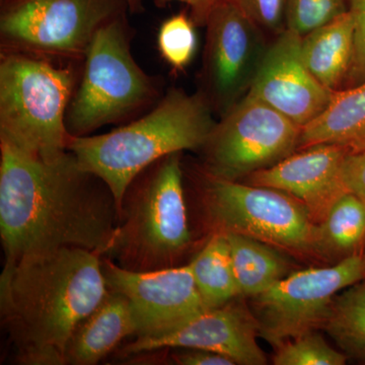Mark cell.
I'll list each match as a JSON object with an SVG mask.
<instances>
[{
  "instance_id": "obj_1",
  "label": "cell",
  "mask_w": 365,
  "mask_h": 365,
  "mask_svg": "<svg viewBox=\"0 0 365 365\" xmlns=\"http://www.w3.org/2000/svg\"><path fill=\"white\" fill-rule=\"evenodd\" d=\"M120 222L111 190L71 151L54 160L0 139V237L6 262L62 248L103 256Z\"/></svg>"
},
{
  "instance_id": "obj_2",
  "label": "cell",
  "mask_w": 365,
  "mask_h": 365,
  "mask_svg": "<svg viewBox=\"0 0 365 365\" xmlns=\"http://www.w3.org/2000/svg\"><path fill=\"white\" fill-rule=\"evenodd\" d=\"M102 259L62 248L4 262L0 313L19 364L66 365L72 335L109 294Z\"/></svg>"
},
{
  "instance_id": "obj_3",
  "label": "cell",
  "mask_w": 365,
  "mask_h": 365,
  "mask_svg": "<svg viewBox=\"0 0 365 365\" xmlns=\"http://www.w3.org/2000/svg\"><path fill=\"white\" fill-rule=\"evenodd\" d=\"M201 91L170 88L148 114L98 135L71 136L67 150L83 169L106 182L119 208L144 170L175 153L202 150L216 122Z\"/></svg>"
},
{
  "instance_id": "obj_4",
  "label": "cell",
  "mask_w": 365,
  "mask_h": 365,
  "mask_svg": "<svg viewBox=\"0 0 365 365\" xmlns=\"http://www.w3.org/2000/svg\"><path fill=\"white\" fill-rule=\"evenodd\" d=\"M182 153L144 170L125 194L119 225L105 257L132 271L175 267L192 242Z\"/></svg>"
},
{
  "instance_id": "obj_5",
  "label": "cell",
  "mask_w": 365,
  "mask_h": 365,
  "mask_svg": "<svg viewBox=\"0 0 365 365\" xmlns=\"http://www.w3.org/2000/svg\"><path fill=\"white\" fill-rule=\"evenodd\" d=\"M76 73L40 55L2 50L0 139L44 160L66 153V114Z\"/></svg>"
},
{
  "instance_id": "obj_6",
  "label": "cell",
  "mask_w": 365,
  "mask_h": 365,
  "mask_svg": "<svg viewBox=\"0 0 365 365\" xmlns=\"http://www.w3.org/2000/svg\"><path fill=\"white\" fill-rule=\"evenodd\" d=\"M127 14L101 26L86 48L83 71L69 103V135H91L120 123L158 97L157 81L132 56Z\"/></svg>"
},
{
  "instance_id": "obj_7",
  "label": "cell",
  "mask_w": 365,
  "mask_h": 365,
  "mask_svg": "<svg viewBox=\"0 0 365 365\" xmlns=\"http://www.w3.org/2000/svg\"><path fill=\"white\" fill-rule=\"evenodd\" d=\"M201 198L215 232L253 237L302 256H319L318 225L289 194L201 172Z\"/></svg>"
},
{
  "instance_id": "obj_8",
  "label": "cell",
  "mask_w": 365,
  "mask_h": 365,
  "mask_svg": "<svg viewBox=\"0 0 365 365\" xmlns=\"http://www.w3.org/2000/svg\"><path fill=\"white\" fill-rule=\"evenodd\" d=\"M128 13L127 0H1L2 50L83 58L98 29Z\"/></svg>"
},
{
  "instance_id": "obj_9",
  "label": "cell",
  "mask_w": 365,
  "mask_h": 365,
  "mask_svg": "<svg viewBox=\"0 0 365 365\" xmlns=\"http://www.w3.org/2000/svg\"><path fill=\"white\" fill-rule=\"evenodd\" d=\"M302 127L247 93L216 122L203 146L208 174L241 181L299 150Z\"/></svg>"
},
{
  "instance_id": "obj_10",
  "label": "cell",
  "mask_w": 365,
  "mask_h": 365,
  "mask_svg": "<svg viewBox=\"0 0 365 365\" xmlns=\"http://www.w3.org/2000/svg\"><path fill=\"white\" fill-rule=\"evenodd\" d=\"M365 279V255L288 274L252 299L260 337L274 348L323 328L336 295Z\"/></svg>"
},
{
  "instance_id": "obj_11",
  "label": "cell",
  "mask_w": 365,
  "mask_h": 365,
  "mask_svg": "<svg viewBox=\"0 0 365 365\" xmlns=\"http://www.w3.org/2000/svg\"><path fill=\"white\" fill-rule=\"evenodd\" d=\"M205 28L201 93L222 116L249 93L268 45L265 33L230 0L211 14Z\"/></svg>"
},
{
  "instance_id": "obj_12",
  "label": "cell",
  "mask_w": 365,
  "mask_h": 365,
  "mask_svg": "<svg viewBox=\"0 0 365 365\" xmlns=\"http://www.w3.org/2000/svg\"><path fill=\"white\" fill-rule=\"evenodd\" d=\"M108 289L124 295L137 324L136 338L174 332L205 312L189 265L132 271L103 256Z\"/></svg>"
},
{
  "instance_id": "obj_13",
  "label": "cell",
  "mask_w": 365,
  "mask_h": 365,
  "mask_svg": "<svg viewBox=\"0 0 365 365\" xmlns=\"http://www.w3.org/2000/svg\"><path fill=\"white\" fill-rule=\"evenodd\" d=\"M259 324L245 297L206 309L174 332L155 338H136L125 355L151 353L165 348H192L220 353L239 365H265L267 357L259 346Z\"/></svg>"
},
{
  "instance_id": "obj_14",
  "label": "cell",
  "mask_w": 365,
  "mask_h": 365,
  "mask_svg": "<svg viewBox=\"0 0 365 365\" xmlns=\"http://www.w3.org/2000/svg\"><path fill=\"white\" fill-rule=\"evenodd\" d=\"M302 38L287 29L276 35L248 93L304 128L328 107L335 91L322 85L307 68Z\"/></svg>"
},
{
  "instance_id": "obj_15",
  "label": "cell",
  "mask_w": 365,
  "mask_h": 365,
  "mask_svg": "<svg viewBox=\"0 0 365 365\" xmlns=\"http://www.w3.org/2000/svg\"><path fill=\"white\" fill-rule=\"evenodd\" d=\"M348 155L341 146L314 144L295 151L268 169L250 175L242 182L289 194L319 225L336 201L348 192L343 178Z\"/></svg>"
},
{
  "instance_id": "obj_16",
  "label": "cell",
  "mask_w": 365,
  "mask_h": 365,
  "mask_svg": "<svg viewBox=\"0 0 365 365\" xmlns=\"http://www.w3.org/2000/svg\"><path fill=\"white\" fill-rule=\"evenodd\" d=\"M136 334V319L128 300L119 292L109 290L104 302L79 324L72 335L66 364H97L125 338Z\"/></svg>"
},
{
  "instance_id": "obj_17",
  "label": "cell",
  "mask_w": 365,
  "mask_h": 365,
  "mask_svg": "<svg viewBox=\"0 0 365 365\" xmlns=\"http://www.w3.org/2000/svg\"><path fill=\"white\" fill-rule=\"evenodd\" d=\"M322 143L349 153L365 151V81L335 91L323 113L302 129L299 150Z\"/></svg>"
},
{
  "instance_id": "obj_18",
  "label": "cell",
  "mask_w": 365,
  "mask_h": 365,
  "mask_svg": "<svg viewBox=\"0 0 365 365\" xmlns=\"http://www.w3.org/2000/svg\"><path fill=\"white\" fill-rule=\"evenodd\" d=\"M354 47L350 11L302 38L304 63L319 83L332 91L344 86Z\"/></svg>"
},
{
  "instance_id": "obj_19",
  "label": "cell",
  "mask_w": 365,
  "mask_h": 365,
  "mask_svg": "<svg viewBox=\"0 0 365 365\" xmlns=\"http://www.w3.org/2000/svg\"><path fill=\"white\" fill-rule=\"evenodd\" d=\"M225 235L240 297L253 299L292 273V264L282 250L247 235Z\"/></svg>"
},
{
  "instance_id": "obj_20",
  "label": "cell",
  "mask_w": 365,
  "mask_h": 365,
  "mask_svg": "<svg viewBox=\"0 0 365 365\" xmlns=\"http://www.w3.org/2000/svg\"><path fill=\"white\" fill-rule=\"evenodd\" d=\"M319 257L336 262L365 253V201L347 192L318 225Z\"/></svg>"
},
{
  "instance_id": "obj_21",
  "label": "cell",
  "mask_w": 365,
  "mask_h": 365,
  "mask_svg": "<svg viewBox=\"0 0 365 365\" xmlns=\"http://www.w3.org/2000/svg\"><path fill=\"white\" fill-rule=\"evenodd\" d=\"M188 265L206 309L240 297L227 235L212 234Z\"/></svg>"
},
{
  "instance_id": "obj_22",
  "label": "cell",
  "mask_w": 365,
  "mask_h": 365,
  "mask_svg": "<svg viewBox=\"0 0 365 365\" xmlns=\"http://www.w3.org/2000/svg\"><path fill=\"white\" fill-rule=\"evenodd\" d=\"M322 329L348 359L365 364V279L336 295Z\"/></svg>"
},
{
  "instance_id": "obj_23",
  "label": "cell",
  "mask_w": 365,
  "mask_h": 365,
  "mask_svg": "<svg viewBox=\"0 0 365 365\" xmlns=\"http://www.w3.org/2000/svg\"><path fill=\"white\" fill-rule=\"evenodd\" d=\"M195 23L186 13L167 19L158 33V48L165 61L174 71H182L195 56Z\"/></svg>"
},
{
  "instance_id": "obj_24",
  "label": "cell",
  "mask_w": 365,
  "mask_h": 365,
  "mask_svg": "<svg viewBox=\"0 0 365 365\" xmlns=\"http://www.w3.org/2000/svg\"><path fill=\"white\" fill-rule=\"evenodd\" d=\"M275 350V365H344L348 360L317 331L288 340Z\"/></svg>"
},
{
  "instance_id": "obj_25",
  "label": "cell",
  "mask_w": 365,
  "mask_h": 365,
  "mask_svg": "<svg viewBox=\"0 0 365 365\" xmlns=\"http://www.w3.org/2000/svg\"><path fill=\"white\" fill-rule=\"evenodd\" d=\"M349 11V0H287L285 29L304 37Z\"/></svg>"
},
{
  "instance_id": "obj_26",
  "label": "cell",
  "mask_w": 365,
  "mask_h": 365,
  "mask_svg": "<svg viewBox=\"0 0 365 365\" xmlns=\"http://www.w3.org/2000/svg\"><path fill=\"white\" fill-rule=\"evenodd\" d=\"M264 33L278 34L285 29L287 0H230Z\"/></svg>"
},
{
  "instance_id": "obj_27",
  "label": "cell",
  "mask_w": 365,
  "mask_h": 365,
  "mask_svg": "<svg viewBox=\"0 0 365 365\" xmlns=\"http://www.w3.org/2000/svg\"><path fill=\"white\" fill-rule=\"evenodd\" d=\"M349 11L354 24V47L342 90L365 81V0H349Z\"/></svg>"
},
{
  "instance_id": "obj_28",
  "label": "cell",
  "mask_w": 365,
  "mask_h": 365,
  "mask_svg": "<svg viewBox=\"0 0 365 365\" xmlns=\"http://www.w3.org/2000/svg\"><path fill=\"white\" fill-rule=\"evenodd\" d=\"M343 178L347 191L365 201V151L347 155L343 167Z\"/></svg>"
},
{
  "instance_id": "obj_29",
  "label": "cell",
  "mask_w": 365,
  "mask_h": 365,
  "mask_svg": "<svg viewBox=\"0 0 365 365\" xmlns=\"http://www.w3.org/2000/svg\"><path fill=\"white\" fill-rule=\"evenodd\" d=\"M173 359L180 365H237L234 360L220 353L192 348H181V351L173 354Z\"/></svg>"
},
{
  "instance_id": "obj_30",
  "label": "cell",
  "mask_w": 365,
  "mask_h": 365,
  "mask_svg": "<svg viewBox=\"0 0 365 365\" xmlns=\"http://www.w3.org/2000/svg\"><path fill=\"white\" fill-rule=\"evenodd\" d=\"M174 1L186 4L189 16L197 26H205L211 14L227 0H155V4L158 7H163Z\"/></svg>"
},
{
  "instance_id": "obj_31",
  "label": "cell",
  "mask_w": 365,
  "mask_h": 365,
  "mask_svg": "<svg viewBox=\"0 0 365 365\" xmlns=\"http://www.w3.org/2000/svg\"><path fill=\"white\" fill-rule=\"evenodd\" d=\"M129 13L140 14L144 11V0H127Z\"/></svg>"
},
{
  "instance_id": "obj_32",
  "label": "cell",
  "mask_w": 365,
  "mask_h": 365,
  "mask_svg": "<svg viewBox=\"0 0 365 365\" xmlns=\"http://www.w3.org/2000/svg\"><path fill=\"white\" fill-rule=\"evenodd\" d=\"M0 1H1V0H0Z\"/></svg>"
},
{
  "instance_id": "obj_33",
  "label": "cell",
  "mask_w": 365,
  "mask_h": 365,
  "mask_svg": "<svg viewBox=\"0 0 365 365\" xmlns=\"http://www.w3.org/2000/svg\"><path fill=\"white\" fill-rule=\"evenodd\" d=\"M364 255H365V253H364Z\"/></svg>"
}]
</instances>
